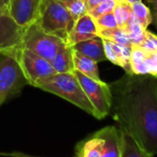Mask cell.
I'll use <instances>...</instances> for the list:
<instances>
[{"instance_id":"obj_1","label":"cell","mask_w":157,"mask_h":157,"mask_svg":"<svg viewBox=\"0 0 157 157\" xmlns=\"http://www.w3.org/2000/svg\"><path fill=\"white\" fill-rule=\"evenodd\" d=\"M110 86L113 116L149 153L157 154V78L128 74Z\"/></svg>"},{"instance_id":"obj_2","label":"cell","mask_w":157,"mask_h":157,"mask_svg":"<svg viewBox=\"0 0 157 157\" xmlns=\"http://www.w3.org/2000/svg\"><path fill=\"white\" fill-rule=\"evenodd\" d=\"M33 86L44 92L56 94L91 116L95 117L94 106L87 98L73 72L56 73L48 77L38 78Z\"/></svg>"},{"instance_id":"obj_3","label":"cell","mask_w":157,"mask_h":157,"mask_svg":"<svg viewBox=\"0 0 157 157\" xmlns=\"http://www.w3.org/2000/svg\"><path fill=\"white\" fill-rule=\"evenodd\" d=\"M34 22L45 33L67 43L76 21L59 0H42Z\"/></svg>"},{"instance_id":"obj_4","label":"cell","mask_w":157,"mask_h":157,"mask_svg":"<svg viewBox=\"0 0 157 157\" xmlns=\"http://www.w3.org/2000/svg\"><path fill=\"white\" fill-rule=\"evenodd\" d=\"M28 84L15 51L0 54V105Z\"/></svg>"},{"instance_id":"obj_5","label":"cell","mask_w":157,"mask_h":157,"mask_svg":"<svg viewBox=\"0 0 157 157\" xmlns=\"http://www.w3.org/2000/svg\"><path fill=\"white\" fill-rule=\"evenodd\" d=\"M83 92L95 111V118L103 119L109 115L112 106L110 86L102 81H95L77 70H73Z\"/></svg>"},{"instance_id":"obj_6","label":"cell","mask_w":157,"mask_h":157,"mask_svg":"<svg viewBox=\"0 0 157 157\" xmlns=\"http://www.w3.org/2000/svg\"><path fill=\"white\" fill-rule=\"evenodd\" d=\"M63 43L64 42L61 39L45 33L35 22H33L25 28L21 46L29 49L39 56L51 61Z\"/></svg>"},{"instance_id":"obj_7","label":"cell","mask_w":157,"mask_h":157,"mask_svg":"<svg viewBox=\"0 0 157 157\" xmlns=\"http://www.w3.org/2000/svg\"><path fill=\"white\" fill-rule=\"evenodd\" d=\"M16 58L28 84L34 85L38 78L56 74L50 61L39 56L27 48L21 46L15 51Z\"/></svg>"},{"instance_id":"obj_8","label":"cell","mask_w":157,"mask_h":157,"mask_svg":"<svg viewBox=\"0 0 157 157\" xmlns=\"http://www.w3.org/2000/svg\"><path fill=\"white\" fill-rule=\"evenodd\" d=\"M25 28L10 16L8 8L0 10V54L16 51L21 46Z\"/></svg>"},{"instance_id":"obj_9","label":"cell","mask_w":157,"mask_h":157,"mask_svg":"<svg viewBox=\"0 0 157 157\" xmlns=\"http://www.w3.org/2000/svg\"><path fill=\"white\" fill-rule=\"evenodd\" d=\"M42 0H10L8 10L13 20L26 28L36 21Z\"/></svg>"},{"instance_id":"obj_10","label":"cell","mask_w":157,"mask_h":157,"mask_svg":"<svg viewBox=\"0 0 157 157\" xmlns=\"http://www.w3.org/2000/svg\"><path fill=\"white\" fill-rule=\"evenodd\" d=\"M102 139L101 157H120L121 155V131L115 126H107L95 132Z\"/></svg>"},{"instance_id":"obj_11","label":"cell","mask_w":157,"mask_h":157,"mask_svg":"<svg viewBox=\"0 0 157 157\" xmlns=\"http://www.w3.org/2000/svg\"><path fill=\"white\" fill-rule=\"evenodd\" d=\"M96 36H98L96 25L94 19L87 13L76 21L66 44L72 46L77 43L86 41Z\"/></svg>"},{"instance_id":"obj_12","label":"cell","mask_w":157,"mask_h":157,"mask_svg":"<svg viewBox=\"0 0 157 157\" xmlns=\"http://www.w3.org/2000/svg\"><path fill=\"white\" fill-rule=\"evenodd\" d=\"M71 48L73 50L81 52L82 54L87 56L88 57L92 58L97 63L107 60L105 54L103 38L100 37L99 35L86 41L77 43L73 44Z\"/></svg>"},{"instance_id":"obj_13","label":"cell","mask_w":157,"mask_h":157,"mask_svg":"<svg viewBox=\"0 0 157 157\" xmlns=\"http://www.w3.org/2000/svg\"><path fill=\"white\" fill-rule=\"evenodd\" d=\"M74 69L95 81H101L97 62L82 54L81 52L72 49Z\"/></svg>"},{"instance_id":"obj_14","label":"cell","mask_w":157,"mask_h":157,"mask_svg":"<svg viewBox=\"0 0 157 157\" xmlns=\"http://www.w3.org/2000/svg\"><path fill=\"white\" fill-rule=\"evenodd\" d=\"M50 63L56 73L73 72L74 64L71 46L63 43Z\"/></svg>"},{"instance_id":"obj_15","label":"cell","mask_w":157,"mask_h":157,"mask_svg":"<svg viewBox=\"0 0 157 157\" xmlns=\"http://www.w3.org/2000/svg\"><path fill=\"white\" fill-rule=\"evenodd\" d=\"M120 131L122 140L120 157H153V155L145 151L130 134L122 130Z\"/></svg>"},{"instance_id":"obj_16","label":"cell","mask_w":157,"mask_h":157,"mask_svg":"<svg viewBox=\"0 0 157 157\" xmlns=\"http://www.w3.org/2000/svg\"><path fill=\"white\" fill-rule=\"evenodd\" d=\"M102 139L96 134L77 145V157H101Z\"/></svg>"},{"instance_id":"obj_17","label":"cell","mask_w":157,"mask_h":157,"mask_svg":"<svg viewBox=\"0 0 157 157\" xmlns=\"http://www.w3.org/2000/svg\"><path fill=\"white\" fill-rule=\"evenodd\" d=\"M148 51L137 44L131 45V54H130V67L133 74L137 75H145L149 74V71L145 65V58L147 56Z\"/></svg>"},{"instance_id":"obj_18","label":"cell","mask_w":157,"mask_h":157,"mask_svg":"<svg viewBox=\"0 0 157 157\" xmlns=\"http://www.w3.org/2000/svg\"><path fill=\"white\" fill-rule=\"evenodd\" d=\"M97 33H98V35L102 37L103 39H106L114 43L123 44V45H129V46L131 45L128 33L126 32L124 28L117 26V27L109 28V29L97 30Z\"/></svg>"},{"instance_id":"obj_19","label":"cell","mask_w":157,"mask_h":157,"mask_svg":"<svg viewBox=\"0 0 157 157\" xmlns=\"http://www.w3.org/2000/svg\"><path fill=\"white\" fill-rule=\"evenodd\" d=\"M114 15L117 20L118 27L125 28L131 17L133 16V10L131 4L123 0H116V4L113 10Z\"/></svg>"},{"instance_id":"obj_20","label":"cell","mask_w":157,"mask_h":157,"mask_svg":"<svg viewBox=\"0 0 157 157\" xmlns=\"http://www.w3.org/2000/svg\"><path fill=\"white\" fill-rule=\"evenodd\" d=\"M124 29L128 33L131 45L132 44L140 45V44L141 43V41L143 39V33L145 30L142 29L141 25L140 24L137 18L134 16V14L131 17V19L129 20V21L128 22V24L125 26Z\"/></svg>"},{"instance_id":"obj_21","label":"cell","mask_w":157,"mask_h":157,"mask_svg":"<svg viewBox=\"0 0 157 157\" xmlns=\"http://www.w3.org/2000/svg\"><path fill=\"white\" fill-rule=\"evenodd\" d=\"M59 1L71 14L75 21L88 13L85 0H59Z\"/></svg>"},{"instance_id":"obj_22","label":"cell","mask_w":157,"mask_h":157,"mask_svg":"<svg viewBox=\"0 0 157 157\" xmlns=\"http://www.w3.org/2000/svg\"><path fill=\"white\" fill-rule=\"evenodd\" d=\"M134 16L139 21L143 30H147V27L151 23V14L150 9L145 6L141 1L131 4Z\"/></svg>"},{"instance_id":"obj_23","label":"cell","mask_w":157,"mask_h":157,"mask_svg":"<svg viewBox=\"0 0 157 157\" xmlns=\"http://www.w3.org/2000/svg\"><path fill=\"white\" fill-rule=\"evenodd\" d=\"M115 4H116V0H104L103 2L99 3L94 9L89 10L88 14L93 19H96V18H98L104 14H106L108 12L113 11Z\"/></svg>"},{"instance_id":"obj_24","label":"cell","mask_w":157,"mask_h":157,"mask_svg":"<svg viewBox=\"0 0 157 157\" xmlns=\"http://www.w3.org/2000/svg\"><path fill=\"white\" fill-rule=\"evenodd\" d=\"M94 21L97 30L109 29V28H114V27L117 26V20H116V17H115L113 11L104 14L96 19H94Z\"/></svg>"},{"instance_id":"obj_25","label":"cell","mask_w":157,"mask_h":157,"mask_svg":"<svg viewBox=\"0 0 157 157\" xmlns=\"http://www.w3.org/2000/svg\"><path fill=\"white\" fill-rule=\"evenodd\" d=\"M140 46L148 52L157 53V35L145 30L143 33V39L140 44Z\"/></svg>"},{"instance_id":"obj_26","label":"cell","mask_w":157,"mask_h":157,"mask_svg":"<svg viewBox=\"0 0 157 157\" xmlns=\"http://www.w3.org/2000/svg\"><path fill=\"white\" fill-rule=\"evenodd\" d=\"M151 14V22L157 28V0H147Z\"/></svg>"},{"instance_id":"obj_27","label":"cell","mask_w":157,"mask_h":157,"mask_svg":"<svg viewBox=\"0 0 157 157\" xmlns=\"http://www.w3.org/2000/svg\"><path fill=\"white\" fill-rule=\"evenodd\" d=\"M10 156V157H40V156H33L25 154L20 151H12V152H0V156Z\"/></svg>"},{"instance_id":"obj_28","label":"cell","mask_w":157,"mask_h":157,"mask_svg":"<svg viewBox=\"0 0 157 157\" xmlns=\"http://www.w3.org/2000/svg\"><path fill=\"white\" fill-rule=\"evenodd\" d=\"M104 0H85V4H86L88 11L91 10L92 9H94L95 6H97L99 3H101Z\"/></svg>"},{"instance_id":"obj_29","label":"cell","mask_w":157,"mask_h":157,"mask_svg":"<svg viewBox=\"0 0 157 157\" xmlns=\"http://www.w3.org/2000/svg\"><path fill=\"white\" fill-rule=\"evenodd\" d=\"M10 0H0V10L8 8Z\"/></svg>"},{"instance_id":"obj_30","label":"cell","mask_w":157,"mask_h":157,"mask_svg":"<svg viewBox=\"0 0 157 157\" xmlns=\"http://www.w3.org/2000/svg\"><path fill=\"white\" fill-rule=\"evenodd\" d=\"M123 1L128 2V3H130V4H133V3L138 2V1H141V0H123Z\"/></svg>"}]
</instances>
